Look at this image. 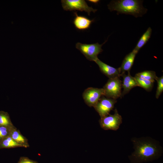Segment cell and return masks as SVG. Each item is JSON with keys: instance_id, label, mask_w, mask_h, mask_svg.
Wrapping results in <instances>:
<instances>
[{"instance_id": "6da1fadb", "label": "cell", "mask_w": 163, "mask_h": 163, "mask_svg": "<svg viewBox=\"0 0 163 163\" xmlns=\"http://www.w3.org/2000/svg\"><path fill=\"white\" fill-rule=\"evenodd\" d=\"M131 141L134 151L128 156L131 163L152 161L162 154L163 149L159 142L150 137H133Z\"/></svg>"}, {"instance_id": "7a4b0ae2", "label": "cell", "mask_w": 163, "mask_h": 163, "mask_svg": "<svg viewBox=\"0 0 163 163\" xmlns=\"http://www.w3.org/2000/svg\"><path fill=\"white\" fill-rule=\"evenodd\" d=\"M143 1L138 0L112 1L108 5L110 11H116L117 14H130L137 18L146 13L147 9L142 5Z\"/></svg>"}, {"instance_id": "3957f363", "label": "cell", "mask_w": 163, "mask_h": 163, "mask_svg": "<svg viewBox=\"0 0 163 163\" xmlns=\"http://www.w3.org/2000/svg\"><path fill=\"white\" fill-rule=\"evenodd\" d=\"M106 41L102 44L97 43L91 44L77 43L75 46L87 59L95 62L98 58V55L103 51L101 47Z\"/></svg>"}, {"instance_id": "277c9868", "label": "cell", "mask_w": 163, "mask_h": 163, "mask_svg": "<svg viewBox=\"0 0 163 163\" xmlns=\"http://www.w3.org/2000/svg\"><path fill=\"white\" fill-rule=\"evenodd\" d=\"M122 84L119 77L109 79L103 87L104 96L116 100L121 97Z\"/></svg>"}, {"instance_id": "5b68a950", "label": "cell", "mask_w": 163, "mask_h": 163, "mask_svg": "<svg viewBox=\"0 0 163 163\" xmlns=\"http://www.w3.org/2000/svg\"><path fill=\"white\" fill-rule=\"evenodd\" d=\"M99 123L101 127L105 130H117L122 122V118L117 109L113 114H109L101 117Z\"/></svg>"}, {"instance_id": "8992f818", "label": "cell", "mask_w": 163, "mask_h": 163, "mask_svg": "<svg viewBox=\"0 0 163 163\" xmlns=\"http://www.w3.org/2000/svg\"><path fill=\"white\" fill-rule=\"evenodd\" d=\"M63 9L66 11L78 10L87 12L88 15L91 12H95L97 10L89 7L84 0H61Z\"/></svg>"}, {"instance_id": "52a82bcc", "label": "cell", "mask_w": 163, "mask_h": 163, "mask_svg": "<svg viewBox=\"0 0 163 163\" xmlns=\"http://www.w3.org/2000/svg\"><path fill=\"white\" fill-rule=\"evenodd\" d=\"M104 96V91L103 88H88L85 89L82 94L85 102L90 107H94Z\"/></svg>"}, {"instance_id": "ba28073f", "label": "cell", "mask_w": 163, "mask_h": 163, "mask_svg": "<svg viewBox=\"0 0 163 163\" xmlns=\"http://www.w3.org/2000/svg\"><path fill=\"white\" fill-rule=\"evenodd\" d=\"M117 102L116 100L107 98L104 96L101 97L94 107L101 117L109 114Z\"/></svg>"}, {"instance_id": "9c48e42d", "label": "cell", "mask_w": 163, "mask_h": 163, "mask_svg": "<svg viewBox=\"0 0 163 163\" xmlns=\"http://www.w3.org/2000/svg\"><path fill=\"white\" fill-rule=\"evenodd\" d=\"M98 66L101 72L109 79L119 77L121 75L118 68L107 65L98 58L95 62Z\"/></svg>"}, {"instance_id": "30bf717a", "label": "cell", "mask_w": 163, "mask_h": 163, "mask_svg": "<svg viewBox=\"0 0 163 163\" xmlns=\"http://www.w3.org/2000/svg\"><path fill=\"white\" fill-rule=\"evenodd\" d=\"M121 76L123 78L122 86L123 90L121 95L122 97L128 93L132 88L138 85L135 77L131 75L130 72H128L127 75L124 73Z\"/></svg>"}, {"instance_id": "8fae6325", "label": "cell", "mask_w": 163, "mask_h": 163, "mask_svg": "<svg viewBox=\"0 0 163 163\" xmlns=\"http://www.w3.org/2000/svg\"><path fill=\"white\" fill-rule=\"evenodd\" d=\"M74 14L75 17L73 23L78 29L82 30L87 29L94 21V20H90L85 16L78 15L76 12H75Z\"/></svg>"}, {"instance_id": "7c38bea8", "label": "cell", "mask_w": 163, "mask_h": 163, "mask_svg": "<svg viewBox=\"0 0 163 163\" xmlns=\"http://www.w3.org/2000/svg\"><path fill=\"white\" fill-rule=\"evenodd\" d=\"M137 53L133 51L126 55L124 59L121 66L118 68L120 73L122 75L125 72H130V71L133 65L134 59Z\"/></svg>"}, {"instance_id": "4fadbf2b", "label": "cell", "mask_w": 163, "mask_h": 163, "mask_svg": "<svg viewBox=\"0 0 163 163\" xmlns=\"http://www.w3.org/2000/svg\"><path fill=\"white\" fill-rule=\"evenodd\" d=\"M10 136L22 147L27 148L29 147L28 139L22 135L20 131L14 126L11 129Z\"/></svg>"}, {"instance_id": "5bb4252c", "label": "cell", "mask_w": 163, "mask_h": 163, "mask_svg": "<svg viewBox=\"0 0 163 163\" xmlns=\"http://www.w3.org/2000/svg\"><path fill=\"white\" fill-rule=\"evenodd\" d=\"M152 32V29L150 27H149L142 35L133 50L137 53L140 49L148 41L150 37Z\"/></svg>"}, {"instance_id": "9a60e30c", "label": "cell", "mask_w": 163, "mask_h": 163, "mask_svg": "<svg viewBox=\"0 0 163 163\" xmlns=\"http://www.w3.org/2000/svg\"><path fill=\"white\" fill-rule=\"evenodd\" d=\"M22 147L15 142L10 135L0 141V148H11Z\"/></svg>"}, {"instance_id": "2e32d148", "label": "cell", "mask_w": 163, "mask_h": 163, "mask_svg": "<svg viewBox=\"0 0 163 163\" xmlns=\"http://www.w3.org/2000/svg\"><path fill=\"white\" fill-rule=\"evenodd\" d=\"M0 126L10 128L14 126L11 121L9 114L7 112L0 111Z\"/></svg>"}, {"instance_id": "e0dca14e", "label": "cell", "mask_w": 163, "mask_h": 163, "mask_svg": "<svg viewBox=\"0 0 163 163\" xmlns=\"http://www.w3.org/2000/svg\"><path fill=\"white\" fill-rule=\"evenodd\" d=\"M138 86L140 87L147 91H150L153 86V82L142 78L136 75L134 77Z\"/></svg>"}, {"instance_id": "ac0fdd59", "label": "cell", "mask_w": 163, "mask_h": 163, "mask_svg": "<svg viewBox=\"0 0 163 163\" xmlns=\"http://www.w3.org/2000/svg\"><path fill=\"white\" fill-rule=\"evenodd\" d=\"M135 75L153 83L158 77L155 72L152 71H144L138 73Z\"/></svg>"}, {"instance_id": "d6986e66", "label": "cell", "mask_w": 163, "mask_h": 163, "mask_svg": "<svg viewBox=\"0 0 163 163\" xmlns=\"http://www.w3.org/2000/svg\"><path fill=\"white\" fill-rule=\"evenodd\" d=\"M155 80L157 83V87L155 94V97L158 99L163 91V76L160 77H157Z\"/></svg>"}, {"instance_id": "ffe728a7", "label": "cell", "mask_w": 163, "mask_h": 163, "mask_svg": "<svg viewBox=\"0 0 163 163\" xmlns=\"http://www.w3.org/2000/svg\"><path fill=\"white\" fill-rule=\"evenodd\" d=\"M11 128L0 126V141L10 135V131Z\"/></svg>"}, {"instance_id": "44dd1931", "label": "cell", "mask_w": 163, "mask_h": 163, "mask_svg": "<svg viewBox=\"0 0 163 163\" xmlns=\"http://www.w3.org/2000/svg\"><path fill=\"white\" fill-rule=\"evenodd\" d=\"M17 163H38L37 161L29 159L28 158L21 157Z\"/></svg>"}, {"instance_id": "7402d4cb", "label": "cell", "mask_w": 163, "mask_h": 163, "mask_svg": "<svg viewBox=\"0 0 163 163\" xmlns=\"http://www.w3.org/2000/svg\"><path fill=\"white\" fill-rule=\"evenodd\" d=\"M88 1L90 2L96 4L98 2L100 1L98 0H89Z\"/></svg>"}]
</instances>
